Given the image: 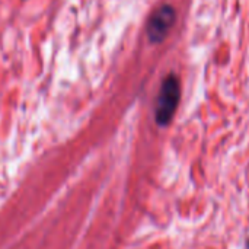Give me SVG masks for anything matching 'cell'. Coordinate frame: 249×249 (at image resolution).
Masks as SVG:
<instances>
[{"mask_svg": "<svg viewBox=\"0 0 249 249\" xmlns=\"http://www.w3.org/2000/svg\"><path fill=\"white\" fill-rule=\"evenodd\" d=\"M181 99V85L175 74H168L159 89L155 108V121L159 127H168L178 109Z\"/></svg>", "mask_w": 249, "mask_h": 249, "instance_id": "1", "label": "cell"}, {"mask_svg": "<svg viewBox=\"0 0 249 249\" xmlns=\"http://www.w3.org/2000/svg\"><path fill=\"white\" fill-rule=\"evenodd\" d=\"M247 249H249V239L247 241Z\"/></svg>", "mask_w": 249, "mask_h": 249, "instance_id": "3", "label": "cell"}, {"mask_svg": "<svg viewBox=\"0 0 249 249\" xmlns=\"http://www.w3.org/2000/svg\"><path fill=\"white\" fill-rule=\"evenodd\" d=\"M177 20V12L171 4H162L149 18L146 25V34L152 44H160L166 39L169 31Z\"/></svg>", "mask_w": 249, "mask_h": 249, "instance_id": "2", "label": "cell"}]
</instances>
